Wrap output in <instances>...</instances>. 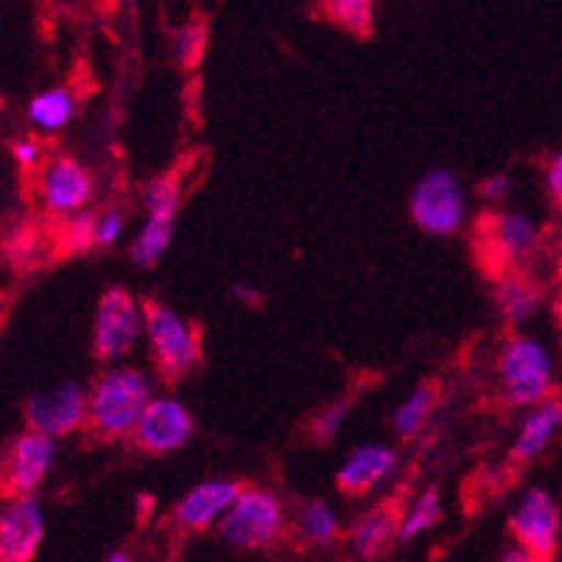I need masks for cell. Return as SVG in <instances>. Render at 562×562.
<instances>
[{
    "mask_svg": "<svg viewBox=\"0 0 562 562\" xmlns=\"http://www.w3.org/2000/svg\"><path fill=\"white\" fill-rule=\"evenodd\" d=\"M173 233H177V216L149 213L130 244L132 263L140 266V269H155L162 255L168 252V247H171Z\"/></svg>",
    "mask_w": 562,
    "mask_h": 562,
    "instance_id": "ffe728a7",
    "label": "cell"
},
{
    "mask_svg": "<svg viewBox=\"0 0 562 562\" xmlns=\"http://www.w3.org/2000/svg\"><path fill=\"white\" fill-rule=\"evenodd\" d=\"M509 191H513V177L509 173H490V177H484L479 182V196L490 204L504 202L509 196Z\"/></svg>",
    "mask_w": 562,
    "mask_h": 562,
    "instance_id": "4dcf8cb0",
    "label": "cell"
},
{
    "mask_svg": "<svg viewBox=\"0 0 562 562\" xmlns=\"http://www.w3.org/2000/svg\"><path fill=\"white\" fill-rule=\"evenodd\" d=\"M151 397L155 381L140 367L110 364L87 395V428L104 442L132 437Z\"/></svg>",
    "mask_w": 562,
    "mask_h": 562,
    "instance_id": "6da1fadb",
    "label": "cell"
},
{
    "mask_svg": "<svg viewBox=\"0 0 562 562\" xmlns=\"http://www.w3.org/2000/svg\"><path fill=\"white\" fill-rule=\"evenodd\" d=\"M406 504V493H392L352 520L350 531H347V543H350V551L356 560L375 562L392 546H397V529H401Z\"/></svg>",
    "mask_w": 562,
    "mask_h": 562,
    "instance_id": "4fadbf2b",
    "label": "cell"
},
{
    "mask_svg": "<svg viewBox=\"0 0 562 562\" xmlns=\"http://www.w3.org/2000/svg\"><path fill=\"white\" fill-rule=\"evenodd\" d=\"M12 155L23 168H34L40 160V143L32 140V137H20L12 146Z\"/></svg>",
    "mask_w": 562,
    "mask_h": 562,
    "instance_id": "d6a6232c",
    "label": "cell"
},
{
    "mask_svg": "<svg viewBox=\"0 0 562 562\" xmlns=\"http://www.w3.org/2000/svg\"><path fill=\"white\" fill-rule=\"evenodd\" d=\"M439 395H442V390H439V383L431 381V378L412 386V392L397 403L395 414H392V428H395L397 437H417L431 423L434 412L439 406Z\"/></svg>",
    "mask_w": 562,
    "mask_h": 562,
    "instance_id": "d6986e66",
    "label": "cell"
},
{
    "mask_svg": "<svg viewBox=\"0 0 562 562\" xmlns=\"http://www.w3.org/2000/svg\"><path fill=\"white\" fill-rule=\"evenodd\" d=\"M562 431V397L551 395L549 401L526 408V417L520 420L518 434L509 448V459L515 464H529L549 451V446Z\"/></svg>",
    "mask_w": 562,
    "mask_h": 562,
    "instance_id": "e0dca14e",
    "label": "cell"
},
{
    "mask_svg": "<svg viewBox=\"0 0 562 562\" xmlns=\"http://www.w3.org/2000/svg\"><path fill=\"white\" fill-rule=\"evenodd\" d=\"M560 336H562V305H560Z\"/></svg>",
    "mask_w": 562,
    "mask_h": 562,
    "instance_id": "8d00e7d4",
    "label": "cell"
},
{
    "mask_svg": "<svg viewBox=\"0 0 562 562\" xmlns=\"http://www.w3.org/2000/svg\"><path fill=\"white\" fill-rule=\"evenodd\" d=\"M233 294H235V297L249 300V303H258V294H252V291H249L247 285H244V283H238V285H235V289H233Z\"/></svg>",
    "mask_w": 562,
    "mask_h": 562,
    "instance_id": "e575fe53",
    "label": "cell"
},
{
    "mask_svg": "<svg viewBox=\"0 0 562 562\" xmlns=\"http://www.w3.org/2000/svg\"><path fill=\"white\" fill-rule=\"evenodd\" d=\"M218 540L233 551L272 549L285 531V507L278 493L244 487L216 526Z\"/></svg>",
    "mask_w": 562,
    "mask_h": 562,
    "instance_id": "277c9868",
    "label": "cell"
},
{
    "mask_svg": "<svg viewBox=\"0 0 562 562\" xmlns=\"http://www.w3.org/2000/svg\"><path fill=\"white\" fill-rule=\"evenodd\" d=\"M509 535L515 546L540 557L543 562H551L562 538V515L554 495L543 487L526 490L509 513Z\"/></svg>",
    "mask_w": 562,
    "mask_h": 562,
    "instance_id": "ba28073f",
    "label": "cell"
},
{
    "mask_svg": "<svg viewBox=\"0 0 562 562\" xmlns=\"http://www.w3.org/2000/svg\"><path fill=\"white\" fill-rule=\"evenodd\" d=\"M76 115V99L70 90L54 87V90H43L34 95L29 104V121L37 126L40 132H59L74 121Z\"/></svg>",
    "mask_w": 562,
    "mask_h": 562,
    "instance_id": "603a6c76",
    "label": "cell"
},
{
    "mask_svg": "<svg viewBox=\"0 0 562 562\" xmlns=\"http://www.w3.org/2000/svg\"><path fill=\"white\" fill-rule=\"evenodd\" d=\"M143 336L149 341L151 364L157 375L177 383L191 375L202 361V347L191 322L171 305L146 300L143 303Z\"/></svg>",
    "mask_w": 562,
    "mask_h": 562,
    "instance_id": "3957f363",
    "label": "cell"
},
{
    "mask_svg": "<svg viewBox=\"0 0 562 562\" xmlns=\"http://www.w3.org/2000/svg\"><path fill=\"white\" fill-rule=\"evenodd\" d=\"M104 562H135V560H132L130 551H121V549H117V551H110Z\"/></svg>",
    "mask_w": 562,
    "mask_h": 562,
    "instance_id": "d590c367",
    "label": "cell"
},
{
    "mask_svg": "<svg viewBox=\"0 0 562 562\" xmlns=\"http://www.w3.org/2000/svg\"><path fill=\"white\" fill-rule=\"evenodd\" d=\"M350 408L352 403L347 401V397H339V401L322 406L308 426L311 442H316V446H328V442H334V439L339 437L341 428H345L347 417H350Z\"/></svg>",
    "mask_w": 562,
    "mask_h": 562,
    "instance_id": "4316f807",
    "label": "cell"
},
{
    "mask_svg": "<svg viewBox=\"0 0 562 562\" xmlns=\"http://www.w3.org/2000/svg\"><path fill=\"white\" fill-rule=\"evenodd\" d=\"M401 468V457L390 446H359L347 453L341 468L336 470V490L347 498H364L381 487Z\"/></svg>",
    "mask_w": 562,
    "mask_h": 562,
    "instance_id": "2e32d148",
    "label": "cell"
},
{
    "mask_svg": "<svg viewBox=\"0 0 562 562\" xmlns=\"http://www.w3.org/2000/svg\"><path fill=\"white\" fill-rule=\"evenodd\" d=\"M493 303L501 319L509 325H524V322L535 319L546 305V289L526 269H513V272L493 278Z\"/></svg>",
    "mask_w": 562,
    "mask_h": 562,
    "instance_id": "ac0fdd59",
    "label": "cell"
},
{
    "mask_svg": "<svg viewBox=\"0 0 562 562\" xmlns=\"http://www.w3.org/2000/svg\"><path fill=\"white\" fill-rule=\"evenodd\" d=\"M143 339V303L124 285H110L93 316V352L101 364H121Z\"/></svg>",
    "mask_w": 562,
    "mask_h": 562,
    "instance_id": "52a82bcc",
    "label": "cell"
},
{
    "mask_svg": "<svg viewBox=\"0 0 562 562\" xmlns=\"http://www.w3.org/2000/svg\"><path fill=\"white\" fill-rule=\"evenodd\" d=\"M439 520H442V493H439V487L420 490L414 498H408L406 509H403L401 529H397V546L414 543L426 531H431Z\"/></svg>",
    "mask_w": 562,
    "mask_h": 562,
    "instance_id": "44dd1931",
    "label": "cell"
},
{
    "mask_svg": "<svg viewBox=\"0 0 562 562\" xmlns=\"http://www.w3.org/2000/svg\"><path fill=\"white\" fill-rule=\"evenodd\" d=\"M297 531L303 535V540H308L316 549H330L341 535L339 515H336V509L330 507L328 501L314 498L300 509Z\"/></svg>",
    "mask_w": 562,
    "mask_h": 562,
    "instance_id": "7402d4cb",
    "label": "cell"
},
{
    "mask_svg": "<svg viewBox=\"0 0 562 562\" xmlns=\"http://www.w3.org/2000/svg\"><path fill=\"white\" fill-rule=\"evenodd\" d=\"M322 12L345 32L367 34L372 29L375 3L372 0H322Z\"/></svg>",
    "mask_w": 562,
    "mask_h": 562,
    "instance_id": "484cf974",
    "label": "cell"
},
{
    "mask_svg": "<svg viewBox=\"0 0 562 562\" xmlns=\"http://www.w3.org/2000/svg\"><path fill=\"white\" fill-rule=\"evenodd\" d=\"M87 395L90 390L79 381H63L50 390L34 392L23 408L25 426L50 439L76 434L87 426Z\"/></svg>",
    "mask_w": 562,
    "mask_h": 562,
    "instance_id": "30bf717a",
    "label": "cell"
},
{
    "mask_svg": "<svg viewBox=\"0 0 562 562\" xmlns=\"http://www.w3.org/2000/svg\"><path fill=\"white\" fill-rule=\"evenodd\" d=\"M498 395L509 408H531L554 395V356L529 334H513L498 352Z\"/></svg>",
    "mask_w": 562,
    "mask_h": 562,
    "instance_id": "7a4b0ae2",
    "label": "cell"
},
{
    "mask_svg": "<svg viewBox=\"0 0 562 562\" xmlns=\"http://www.w3.org/2000/svg\"><path fill=\"white\" fill-rule=\"evenodd\" d=\"M56 462V439L29 431L12 439L7 457L0 459V495L23 498L34 495Z\"/></svg>",
    "mask_w": 562,
    "mask_h": 562,
    "instance_id": "8fae6325",
    "label": "cell"
},
{
    "mask_svg": "<svg viewBox=\"0 0 562 562\" xmlns=\"http://www.w3.org/2000/svg\"><path fill=\"white\" fill-rule=\"evenodd\" d=\"M45 540V513L37 495L12 498L0 509V562H32Z\"/></svg>",
    "mask_w": 562,
    "mask_h": 562,
    "instance_id": "5bb4252c",
    "label": "cell"
},
{
    "mask_svg": "<svg viewBox=\"0 0 562 562\" xmlns=\"http://www.w3.org/2000/svg\"><path fill=\"white\" fill-rule=\"evenodd\" d=\"M241 490L244 484L235 482V479H204V482H199L196 487H191L177 501L173 524L186 531L213 529L224 518V513L233 507V501L238 498Z\"/></svg>",
    "mask_w": 562,
    "mask_h": 562,
    "instance_id": "9a60e30c",
    "label": "cell"
},
{
    "mask_svg": "<svg viewBox=\"0 0 562 562\" xmlns=\"http://www.w3.org/2000/svg\"><path fill=\"white\" fill-rule=\"evenodd\" d=\"M408 216L426 235L451 238L468 222V191L448 168H431L414 182Z\"/></svg>",
    "mask_w": 562,
    "mask_h": 562,
    "instance_id": "8992f818",
    "label": "cell"
},
{
    "mask_svg": "<svg viewBox=\"0 0 562 562\" xmlns=\"http://www.w3.org/2000/svg\"><path fill=\"white\" fill-rule=\"evenodd\" d=\"M95 193V180L90 168L76 157H56L43 168L40 177V202L50 216L68 218L87 211Z\"/></svg>",
    "mask_w": 562,
    "mask_h": 562,
    "instance_id": "7c38bea8",
    "label": "cell"
},
{
    "mask_svg": "<svg viewBox=\"0 0 562 562\" xmlns=\"http://www.w3.org/2000/svg\"><path fill=\"white\" fill-rule=\"evenodd\" d=\"M543 186H546V196H549L557 207H562V149L557 151V155L549 160V166H546Z\"/></svg>",
    "mask_w": 562,
    "mask_h": 562,
    "instance_id": "1f68e13d",
    "label": "cell"
},
{
    "mask_svg": "<svg viewBox=\"0 0 562 562\" xmlns=\"http://www.w3.org/2000/svg\"><path fill=\"white\" fill-rule=\"evenodd\" d=\"M180 202H182V182L177 171L157 173L155 180L146 182L140 193L143 213H166V216H180Z\"/></svg>",
    "mask_w": 562,
    "mask_h": 562,
    "instance_id": "cb8c5ba5",
    "label": "cell"
},
{
    "mask_svg": "<svg viewBox=\"0 0 562 562\" xmlns=\"http://www.w3.org/2000/svg\"><path fill=\"white\" fill-rule=\"evenodd\" d=\"M56 247L63 258H76V255H87L90 249H95V213L81 211L76 216L63 218Z\"/></svg>",
    "mask_w": 562,
    "mask_h": 562,
    "instance_id": "d4e9b609",
    "label": "cell"
},
{
    "mask_svg": "<svg viewBox=\"0 0 562 562\" xmlns=\"http://www.w3.org/2000/svg\"><path fill=\"white\" fill-rule=\"evenodd\" d=\"M40 235L32 227H20L3 241V252L14 260H32L37 255Z\"/></svg>",
    "mask_w": 562,
    "mask_h": 562,
    "instance_id": "f546056e",
    "label": "cell"
},
{
    "mask_svg": "<svg viewBox=\"0 0 562 562\" xmlns=\"http://www.w3.org/2000/svg\"><path fill=\"white\" fill-rule=\"evenodd\" d=\"M476 252L490 278L520 269L540 244L538 222L524 211H490L476 224Z\"/></svg>",
    "mask_w": 562,
    "mask_h": 562,
    "instance_id": "5b68a950",
    "label": "cell"
},
{
    "mask_svg": "<svg viewBox=\"0 0 562 562\" xmlns=\"http://www.w3.org/2000/svg\"><path fill=\"white\" fill-rule=\"evenodd\" d=\"M126 3H130V7H135V3H137V0H126Z\"/></svg>",
    "mask_w": 562,
    "mask_h": 562,
    "instance_id": "74e56055",
    "label": "cell"
},
{
    "mask_svg": "<svg viewBox=\"0 0 562 562\" xmlns=\"http://www.w3.org/2000/svg\"><path fill=\"white\" fill-rule=\"evenodd\" d=\"M204 43H207V32H204L202 23H188L182 29H177L171 37L173 56L180 59V65L186 68H196L199 59L204 54Z\"/></svg>",
    "mask_w": 562,
    "mask_h": 562,
    "instance_id": "83f0119b",
    "label": "cell"
},
{
    "mask_svg": "<svg viewBox=\"0 0 562 562\" xmlns=\"http://www.w3.org/2000/svg\"><path fill=\"white\" fill-rule=\"evenodd\" d=\"M126 218L121 211L95 213V249H110L124 238Z\"/></svg>",
    "mask_w": 562,
    "mask_h": 562,
    "instance_id": "f1b7e54d",
    "label": "cell"
},
{
    "mask_svg": "<svg viewBox=\"0 0 562 562\" xmlns=\"http://www.w3.org/2000/svg\"><path fill=\"white\" fill-rule=\"evenodd\" d=\"M498 562H543V560L535 554H529V551L520 549V546H509V549L498 557Z\"/></svg>",
    "mask_w": 562,
    "mask_h": 562,
    "instance_id": "836d02e7",
    "label": "cell"
},
{
    "mask_svg": "<svg viewBox=\"0 0 562 562\" xmlns=\"http://www.w3.org/2000/svg\"><path fill=\"white\" fill-rule=\"evenodd\" d=\"M193 434H196V420H193L191 408L180 397L155 395L130 439L140 453L166 457V453L186 448Z\"/></svg>",
    "mask_w": 562,
    "mask_h": 562,
    "instance_id": "9c48e42d",
    "label": "cell"
}]
</instances>
